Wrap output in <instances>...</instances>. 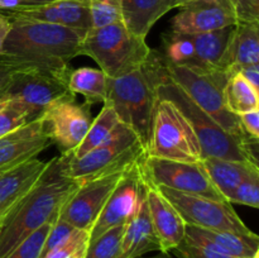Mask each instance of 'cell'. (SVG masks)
<instances>
[{
  "label": "cell",
  "mask_w": 259,
  "mask_h": 258,
  "mask_svg": "<svg viewBox=\"0 0 259 258\" xmlns=\"http://www.w3.org/2000/svg\"><path fill=\"white\" fill-rule=\"evenodd\" d=\"M90 243V233L77 229L68 239L58 244L42 258H85Z\"/></svg>",
  "instance_id": "cell-32"
},
{
  "label": "cell",
  "mask_w": 259,
  "mask_h": 258,
  "mask_svg": "<svg viewBox=\"0 0 259 258\" xmlns=\"http://www.w3.org/2000/svg\"><path fill=\"white\" fill-rule=\"evenodd\" d=\"M138 258H174L171 255V253H163V252H156V254L153 255H142Z\"/></svg>",
  "instance_id": "cell-44"
},
{
  "label": "cell",
  "mask_w": 259,
  "mask_h": 258,
  "mask_svg": "<svg viewBox=\"0 0 259 258\" xmlns=\"http://www.w3.org/2000/svg\"><path fill=\"white\" fill-rule=\"evenodd\" d=\"M172 9V0H121V22L129 32L146 38L152 27Z\"/></svg>",
  "instance_id": "cell-23"
},
{
  "label": "cell",
  "mask_w": 259,
  "mask_h": 258,
  "mask_svg": "<svg viewBox=\"0 0 259 258\" xmlns=\"http://www.w3.org/2000/svg\"><path fill=\"white\" fill-rule=\"evenodd\" d=\"M10 27H12V20H10V18L7 17L4 13L0 12V53H2L3 47H4L5 39H7Z\"/></svg>",
  "instance_id": "cell-41"
},
{
  "label": "cell",
  "mask_w": 259,
  "mask_h": 258,
  "mask_svg": "<svg viewBox=\"0 0 259 258\" xmlns=\"http://www.w3.org/2000/svg\"><path fill=\"white\" fill-rule=\"evenodd\" d=\"M224 103L228 111L234 115L259 109V95L240 73H232L224 88Z\"/></svg>",
  "instance_id": "cell-28"
},
{
  "label": "cell",
  "mask_w": 259,
  "mask_h": 258,
  "mask_svg": "<svg viewBox=\"0 0 259 258\" xmlns=\"http://www.w3.org/2000/svg\"><path fill=\"white\" fill-rule=\"evenodd\" d=\"M51 2H55V0H20L19 5H39Z\"/></svg>",
  "instance_id": "cell-43"
},
{
  "label": "cell",
  "mask_w": 259,
  "mask_h": 258,
  "mask_svg": "<svg viewBox=\"0 0 259 258\" xmlns=\"http://www.w3.org/2000/svg\"><path fill=\"white\" fill-rule=\"evenodd\" d=\"M164 63L161 52L152 51L147 62L134 72L119 78L108 77V98L120 123L137 134L146 151L152 116L157 103V83Z\"/></svg>",
  "instance_id": "cell-3"
},
{
  "label": "cell",
  "mask_w": 259,
  "mask_h": 258,
  "mask_svg": "<svg viewBox=\"0 0 259 258\" xmlns=\"http://www.w3.org/2000/svg\"><path fill=\"white\" fill-rule=\"evenodd\" d=\"M142 161L134 164L123 175L114 191L111 192L105 206L103 207L95 224L91 228L90 242L110 230L111 228L125 225L137 212L142 196L146 191V181L141 168Z\"/></svg>",
  "instance_id": "cell-13"
},
{
  "label": "cell",
  "mask_w": 259,
  "mask_h": 258,
  "mask_svg": "<svg viewBox=\"0 0 259 258\" xmlns=\"http://www.w3.org/2000/svg\"><path fill=\"white\" fill-rule=\"evenodd\" d=\"M20 0H0V12H7L13 8L19 7Z\"/></svg>",
  "instance_id": "cell-42"
},
{
  "label": "cell",
  "mask_w": 259,
  "mask_h": 258,
  "mask_svg": "<svg viewBox=\"0 0 259 258\" xmlns=\"http://www.w3.org/2000/svg\"><path fill=\"white\" fill-rule=\"evenodd\" d=\"M151 52L146 38L129 32L123 22L89 29L80 48V56L93 58L109 78L123 77L141 68Z\"/></svg>",
  "instance_id": "cell-5"
},
{
  "label": "cell",
  "mask_w": 259,
  "mask_h": 258,
  "mask_svg": "<svg viewBox=\"0 0 259 258\" xmlns=\"http://www.w3.org/2000/svg\"><path fill=\"white\" fill-rule=\"evenodd\" d=\"M68 89L73 95H82L86 105L104 104L108 98V76L100 68L80 67L71 70Z\"/></svg>",
  "instance_id": "cell-26"
},
{
  "label": "cell",
  "mask_w": 259,
  "mask_h": 258,
  "mask_svg": "<svg viewBox=\"0 0 259 258\" xmlns=\"http://www.w3.org/2000/svg\"><path fill=\"white\" fill-rule=\"evenodd\" d=\"M93 28L121 22V0H89Z\"/></svg>",
  "instance_id": "cell-34"
},
{
  "label": "cell",
  "mask_w": 259,
  "mask_h": 258,
  "mask_svg": "<svg viewBox=\"0 0 259 258\" xmlns=\"http://www.w3.org/2000/svg\"><path fill=\"white\" fill-rule=\"evenodd\" d=\"M156 187L174 205L186 225L201 229L225 230L238 234H254L235 212L230 202L182 194L163 186Z\"/></svg>",
  "instance_id": "cell-10"
},
{
  "label": "cell",
  "mask_w": 259,
  "mask_h": 258,
  "mask_svg": "<svg viewBox=\"0 0 259 258\" xmlns=\"http://www.w3.org/2000/svg\"><path fill=\"white\" fill-rule=\"evenodd\" d=\"M119 124H120V120H119L118 114L115 113L111 104L109 101H105L100 113L91 121L90 128H89L86 136L83 137L82 142L78 144L75 151L65 154H67L71 158H80L81 156L103 143Z\"/></svg>",
  "instance_id": "cell-27"
},
{
  "label": "cell",
  "mask_w": 259,
  "mask_h": 258,
  "mask_svg": "<svg viewBox=\"0 0 259 258\" xmlns=\"http://www.w3.org/2000/svg\"><path fill=\"white\" fill-rule=\"evenodd\" d=\"M154 252H161V248L152 225L144 191L138 210L124 225L118 258H138Z\"/></svg>",
  "instance_id": "cell-19"
},
{
  "label": "cell",
  "mask_w": 259,
  "mask_h": 258,
  "mask_svg": "<svg viewBox=\"0 0 259 258\" xmlns=\"http://www.w3.org/2000/svg\"><path fill=\"white\" fill-rule=\"evenodd\" d=\"M55 222V220H53ZM53 222H48L25 237L5 258H40Z\"/></svg>",
  "instance_id": "cell-31"
},
{
  "label": "cell",
  "mask_w": 259,
  "mask_h": 258,
  "mask_svg": "<svg viewBox=\"0 0 259 258\" xmlns=\"http://www.w3.org/2000/svg\"><path fill=\"white\" fill-rule=\"evenodd\" d=\"M10 27L0 60L19 70L66 71L80 56L85 30L34 20L10 18Z\"/></svg>",
  "instance_id": "cell-1"
},
{
  "label": "cell",
  "mask_w": 259,
  "mask_h": 258,
  "mask_svg": "<svg viewBox=\"0 0 259 258\" xmlns=\"http://www.w3.org/2000/svg\"><path fill=\"white\" fill-rule=\"evenodd\" d=\"M230 204L245 205V206L259 207V167L252 169L243 181L238 185L229 199Z\"/></svg>",
  "instance_id": "cell-33"
},
{
  "label": "cell",
  "mask_w": 259,
  "mask_h": 258,
  "mask_svg": "<svg viewBox=\"0 0 259 258\" xmlns=\"http://www.w3.org/2000/svg\"><path fill=\"white\" fill-rule=\"evenodd\" d=\"M2 13L9 18L62 25L85 32L93 28L89 0H55L39 5H19Z\"/></svg>",
  "instance_id": "cell-16"
},
{
  "label": "cell",
  "mask_w": 259,
  "mask_h": 258,
  "mask_svg": "<svg viewBox=\"0 0 259 258\" xmlns=\"http://www.w3.org/2000/svg\"><path fill=\"white\" fill-rule=\"evenodd\" d=\"M0 174H2V172H0Z\"/></svg>",
  "instance_id": "cell-48"
},
{
  "label": "cell",
  "mask_w": 259,
  "mask_h": 258,
  "mask_svg": "<svg viewBox=\"0 0 259 258\" xmlns=\"http://www.w3.org/2000/svg\"><path fill=\"white\" fill-rule=\"evenodd\" d=\"M2 220H3V217H2V215H0V222H2Z\"/></svg>",
  "instance_id": "cell-47"
},
{
  "label": "cell",
  "mask_w": 259,
  "mask_h": 258,
  "mask_svg": "<svg viewBox=\"0 0 259 258\" xmlns=\"http://www.w3.org/2000/svg\"><path fill=\"white\" fill-rule=\"evenodd\" d=\"M163 62L168 77L176 82L197 106L209 114L225 132L242 138L248 137L240 128L238 116L229 113L225 106L224 88L229 77L225 71L191 70L185 66L167 62L164 58Z\"/></svg>",
  "instance_id": "cell-8"
},
{
  "label": "cell",
  "mask_w": 259,
  "mask_h": 258,
  "mask_svg": "<svg viewBox=\"0 0 259 258\" xmlns=\"http://www.w3.org/2000/svg\"><path fill=\"white\" fill-rule=\"evenodd\" d=\"M249 65H259V23H237L232 28L220 70L232 75Z\"/></svg>",
  "instance_id": "cell-21"
},
{
  "label": "cell",
  "mask_w": 259,
  "mask_h": 258,
  "mask_svg": "<svg viewBox=\"0 0 259 258\" xmlns=\"http://www.w3.org/2000/svg\"><path fill=\"white\" fill-rule=\"evenodd\" d=\"M232 28L189 34L194 46V55L185 67L196 71L220 70V61L227 48Z\"/></svg>",
  "instance_id": "cell-24"
},
{
  "label": "cell",
  "mask_w": 259,
  "mask_h": 258,
  "mask_svg": "<svg viewBox=\"0 0 259 258\" xmlns=\"http://www.w3.org/2000/svg\"><path fill=\"white\" fill-rule=\"evenodd\" d=\"M141 168L146 182L153 186H163L182 194L225 201L210 181L202 162L189 163L144 157Z\"/></svg>",
  "instance_id": "cell-11"
},
{
  "label": "cell",
  "mask_w": 259,
  "mask_h": 258,
  "mask_svg": "<svg viewBox=\"0 0 259 258\" xmlns=\"http://www.w3.org/2000/svg\"><path fill=\"white\" fill-rule=\"evenodd\" d=\"M237 23H259V0H230Z\"/></svg>",
  "instance_id": "cell-37"
},
{
  "label": "cell",
  "mask_w": 259,
  "mask_h": 258,
  "mask_svg": "<svg viewBox=\"0 0 259 258\" xmlns=\"http://www.w3.org/2000/svg\"><path fill=\"white\" fill-rule=\"evenodd\" d=\"M65 156V172L78 184L114 172L125 171L146 156L137 134L120 123L101 144L80 158Z\"/></svg>",
  "instance_id": "cell-6"
},
{
  "label": "cell",
  "mask_w": 259,
  "mask_h": 258,
  "mask_svg": "<svg viewBox=\"0 0 259 258\" xmlns=\"http://www.w3.org/2000/svg\"><path fill=\"white\" fill-rule=\"evenodd\" d=\"M52 146L42 116L23 124L0 138V172L8 171L29 159Z\"/></svg>",
  "instance_id": "cell-17"
},
{
  "label": "cell",
  "mask_w": 259,
  "mask_h": 258,
  "mask_svg": "<svg viewBox=\"0 0 259 258\" xmlns=\"http://www.w3.org/2000/svg\"><path fill=\"white\" fill-rule=\"evenodd\" d=\"M40 116L48 137L61 149V154L77 148L93 121L89 105L76 103L75 99L53 104Z\"/></svg>",
  "instance_id": "cell-14"
},
{
  "label": "cell",
  "mask_w": 259,
  "mask_h": 258,
  "mask_svg": "<svg viewBox=\"0 0 259 258\" xmlns=\"http://www.w3.org/2000/svg\"><path fill=\"white\" fill-rule=\"evenodd\" d=\"M185 239L234 258H252L259 254V238L255 233L252 235H245L186 225Z\"/></svg>",
  "instance_id": "cell-20"
},
{
  "label": "cell",
  "mask_w": 259,
  "mask_h": 258,
  "mask_svg": "<svg viewBox=\"0 0 259 258\" xmlns=\"http://www.w3.org/2000/svg\"><path fill=\"white\" fill-rule=\"evenodd\" d=\"M48 162L33 158L0 174V215L3 218L37 184Z\"/></svg>",
  "instance_id": "cell-22"
},
{
  "label": "cell",
  "mask_w": 259,
  "mask_h": 258,
  "mask_svg": "<svg viewBox=\"0 0 259 258\" xmlns=\"http://www.w3.org/2000/svg\"><path fill=\"white\" fill-rule=\"evenodd\" d=\"M190 2H194V0H172V8L174 9L175 8H181Z\"/></svg>",
  "instance_id": "cell-45"
},
{
  "label": "cell",
  "mask_w": 259,
  "mask_h": 258,
  "mask_svg": "<svg viewBox=\"0 0 259 258\" xmlns=\"http://www.w3.org/2000/svg\"><path fill=\"white\" fill-rule=\"evenodd\" d=\"M169 253L174 258H234L230 257V255L223 254V253L211 249L209 247H205V245L190 242L187 239L182 240Z\"/></svg>",
  "instance_id": "cell-35"
},
{
  "label": "cell",
  "mask_w": 259,
  "mask_h": 258,
  "mask_svg": "<svg viewBox=\"0 0 259 258\" xmlns=\"http://www.w3.org/2000/svg\"><path fill=\"white\" fill-rule=\"evenodd\" d=\"M164 63V62H163ZM157 96L171 100L182 111L201 146L205 157L250 161L258 166V139L235 137L225 132L209 114L197 106L184 90L171 80L163 68L157 83Z\"/></svg>",
  "instance_id": "cell-4"
},
{
  "label": "cell",
  "mask_w": 259,
  "mask_h": 258,
  "mask_svg": "<svg viewBox=\"0 0 259 258\" xmlns=\"http://www.w3.org/2000/svg\"><path fill=\"white\" fill-rule=\"evenodd\" d=\"M78 182L65 172V156L50 159L37 184L7 212L0 222V258H5L25 237L57 219Z\"/></svg>",
  "instance_id": "cell-2"
},
{
  "label": "cell",
  "mask_w": 259,
  "mask_h": 258,
  "mask_svg": "<svg viewBox=\"0 0 259 258\" xmlns=\"http://www.w3.org/2000/svg\"><path fill=\"white\" fill-rule=\"evenodd\" d=\"M35 119L20 101L0 94V138L23 124Z\"/></svg>",
  "instance_id": "cell-29"
},
{
  "label": "cell",
  "mask_w": 259,
  "mask_h": 258,
  "mask_svg": "<svg viewBox=\"0 0 259 258\" xmlns=\"http://www.w3.org/2000/svg\"><path fill=\"white\" fill-rule=\"evenodd\" d=\"M237 73H240L250 85L254 89H259V65H249L240 67L237 71Z\"/></svg>",
  "instance_id": "cell-40"
},
{
  "label": "cell",
  "mask_w": 259,
  "mask_h": 258,
  "mask_svg": "<svg viewBox=\"0 0 259 258\" xmlns=\"http://www.w3.org/2000/svg\"><path fill=\"white\" fill-rule=\"evenodd\" d=\"M252 258H259V254H257V255H254V257H252Z\"/></svg>",
  "instance_id": "cell-46"
},
{
  "label": "cell",
  "mask_w": 259,
  "mask_h": 258,
  "mask_svg": "<svg viewBox=\"0 0 259 258\" xmlns=\"http://www.w3.org/2000/svg\"><path fill=\"white\" fill-rule=\"evenodd\" d=\"M76 230H77V228L72 227L70 223L65 222V220L61 219L60 217H57V219L52 223V227H51L50 233H48L47 235L45 247H43L42 257L46 254V253L50 252L51 249H53V248L57 247L58 244L65 242L66 239H68V238H70Z\"/></svg>",
  "instance_id": "cell-36"
},
{
  "label": "cell",
  "mask_w": 259,
  "mask_h": 258,
  "mask_svg": "<svg viewBox=\"0 0 259 258\" xmlns=\"http://www.w3.org/2000/svg\"><path fill=\"white\" fill-rule=\"evenodd\" d=\"M126 171L128 169L114 172L78 185L77 190L65 202L58 217L72 227L90 233L109 196Z\"/></svg>",
  "instance_id": "cell-12"
},
{
  "label": "cell",
  "mask_w": 259,
  "mask_h": 258,
  "mask_svg": "<svg viewBox=\"0 0 259 258\" xmlns=\"http://www.w3.org/2000/svg\"><path fill=\"white\" fill-rule=\"evenodd\" d=\"M146 186L147 204L159 248L161 252L169 253L185 239L186 223L156 186L148 182Z\"/></svg>",
  "instance_id": "cell-18"
},
{
  "label": "cell",
  "mask_w": 259,
  "mask_h": 258,
  "mask_svg": "<svg viewBox=\"0 0 259 258\" xmlns=\"http://www.w3.org/2000/svg\"><path fill=\"white\" fill-rule=\"evenodd\" d=\"M179 9L171 22V32L174 33L195 34L237 24L230 0H194Z\"/></svg>",
  "instance_id": "cell-15"
},
{
  "label": "cell",
  "mask_w": 259,
  "mask_h": 258,
  "mask_svg": "<svg viewBox=\"0 0 259 258\" xmlns=\"http://www.w3.org/2000/svg\"><path fill=\"white\" fill-rule=\"evenodd\" d=\"M240 128L245 136L259 139V109L238 115Z\"/></svg>",
  "instance_id": "cell-38"
},
{
  "label": "cell",
  "mask_w": 259,
  "mask_h": 258,
  "mask_svg": "<svg viewBox=\"0 0 259 258\" xmlns=\"http://www.w3.org/2000/svg\"><path fill=\"white\" fill-rule=\"evenodd\" d=\"M146 157L189 163H199L204 159L191 124L168 99H157Z\"/></svg>",
  "instance_id": "cell-7"
},
{
  "label": "cell",
  "mask_w": 259,
  "mask_h": 258,
  "mask_svg": "<svg viewBox=\"0 0 259 258\" xmlns=\"http://www.w3.org/2000/svg\"><path fill=\"white\" fill-rule=\"evenodd\" d=\"M124 225L111 228L89 243L85 258H118Z\"/></svg>",
  "instance_id": "cell-30"
},
{
  "label": "cell",
  "mask_w": 259,
  "mask_h": 258,
  "mask_svg": "<svg viewBox=\"0 0 259 258\" xmlns=\"http://www.w3.org/2000/svg\"><path fill=\"white\" fill-rule=\"evenodd\" d=\"M202 166L211 184L228 202L243 179L252 169L258 167L250 161L217 158V157H205L202 159Z\"/></svg>",
  "instance_id": "cell-25"
},
{
  "label": "cell",
  "mask_w": 259,
  "mask_h": 258,
  "mask_svg": "<svg viewBox=\"0 0 259 258\" xmlns=\"http://www.w3.org/2000/svg\"><path fill=\"white\" fill-rule=\"evenodd\" d=\"M66 71L19 70L13 75L12 81L2 94L20 101L29 109L34 118L53 104L75 99L68 89V75Z\"/></svg>",
  "instance_id": "cell-9"
},
{
  "label": "cell",
  "mask_w": 259,
  "mask_h": 258,
  "mask_svg": "<svg viewBox=\"0 0 259 258\" xmlns=\"http://www.w3.org/2000/svg\"><path fill=\"white\" fill-rule=\"evenodd\" d=\"M18 67L13 66L7 61L0 60V94L8 88L9 82L12 81L13 75L17 72Z\"/></svg>",
  "instance_id": "cell-39"
}]
</instances>
